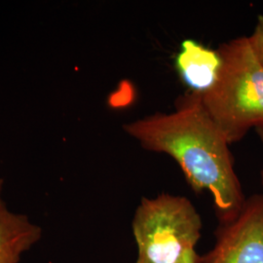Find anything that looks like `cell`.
Returning a JSON list of instances; mask_svg holds the SVG:
<instances>
[{
  "mask_svg": "<svg viewBox=\"0 0 263 263\" xmlns=\"http://www.w3.org/2000/svg\"><path fill=\"white\" fill-rule=\"evenodd\" d=\"M146 151L175 160L195 193L208 192L218 223L239 215L246 199L230 143L204 108L201 95L188 92L171 112H156L123 126Z\"/></svg>",
  "mask_w": 263,
  "mask_h": 263,
  "instance_id": "1",
  "label": "cell"
},
{
  "mask_svg": "<svg viewBox=\"0 0 263 263\" xmlns=\"http://www.w3.org/2000/svg\"><path fill=\"white\" fill-rule=\"evenodd\" d=\"M217 51L221 58L219 73L201 100L231 144L251 129L263 126V66L248 36L224 42Z\"/></svg>",
  "mask_w": 263,
  "mask_h": 263,
  "instance_id": "2",
  "label": "cell"
},
{
  "mask_svg": "<svg viewBox=\"0 0 263 263\" xmlns=\"http://www.w3.org/2000/svg\"><path fill=\"white\" fill-rule=\"evenodd\" d=\"M202 228L200 214L188 198L169 193L142 198L132 221L136 263L182 262L196 251Z\"/></svg>",
  "mask_w": 263,
  "mask_h": 263,
  "instance_id": "3",
  "label": "cell"
},
{
  "mask_svg": "<svg viewBox=\"0 0 263 263\" xmlns=\"http://www.w3.org/2000/svg\"><path fill=\"white\" fill-rule=\"evenodd\" d=\"M213 249L202 263H263V195L247 198L234 219L218 223Z\"/></svg>",
  "mask_w": 263,
  "mask_h": 263,
  "instance_id": "4",
  "label": "cell"
},
{
  "mask_svg": "<svg viewBox=\"0 0 263 263\" xmlns=\"http://www.w3.org/2000/svg\"><path fill=\"white\" fill-rule=\"evenodd\" d=\"M176 67L189 92L203 95L215 84L221 67L217 50H212L196 40L181 42L176 57Z\"/></svg>",
  "mask_w": 263,
  "mask_h": 263,
  "instance_id": "5",
  "label": "cell"
},
{
  "mask_svg": "<svg viewBox=\"0 0 263 263\" xmlns=\"http://www.w3.org/2000/svg\"><path fill=\"white\" fill-rule=\"evenodd\" d=\"M2 192L3 180L0 179V263H19L40 241L42 228L28 216L12 212Z\"/></svg>",
  "mask_w": 263,
  "mask_h": 263,
  "instance_id": "6",
  "label": "cell"
},
{
  "mask_svg": "<svg viewBox=\"0 0 263 263\" xmlns=\"http://www.w3.org/2000/svg\"><path fill=\"white\" fill-rule=\"evenodd\" d=\"M248 39L254 56L263 66V15L257 17L254 31L250 36H248Z\"/></svg>",
  "mask_w": 263,
  "mask_h": 263,
  "instance_id": "7",
  "label": "cell"
},
{
  "mask_svg": "<svg viewBox=\"0 0 263 263\" xmlns=\"http://www.w3.org/2000/svg\"><path fill=\"white\" fill-rule=\"evenodd\" d=\"M181 263H202V256L194 251L188 254Z\"/></svg>",
  "mask_w": 263,
  "mask_h": 263,
  "instance_id": "8",
  "label": "cell"
},
{
  "mask_svg": "<svg viewBox=\"0 0 263 263\" xmlns=\"http://www.w3.org/2000/svg\"><path fill=\"white\" fill-rule=\"evenodd\" d=\"M255 131H256V134H257V136H258L259 140H260V141H261V143H262L263 146V126H261V127H258V128H256V129H255ZM260 179H261V185H262L263 189V167L262 169H261V172H260Z\"/></svg>",
  "mask_w": 263,
  "mask_h": 263,
  "instance_id": "9",
  "label": "cell"
}]
</instances>
